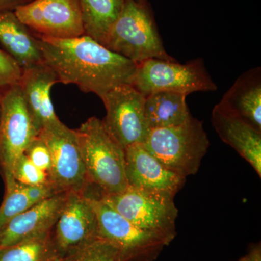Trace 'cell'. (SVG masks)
<instances>
[{
  "label": "cell",
  "mask_w": 261,
  "mask_h": 261,
  "mask_svg": "<svg viewBox=\"0 0 261 261\" xmlns=\"http://www.w3.org/2000/svg\"><path fill=\"white\" fill-rule=\"evenodd\" d=\"M43 62L58 83L73 84L102 98L122 84H133L137 64L87 35L70 39L39 37Z\"/></svg>",
  "instance_id": "6da1fadb"
},
{
  "label": "cell",
  "mask_w": 261,
  "mask_h": 261,
  "mask_svg": "<svg viewBox=\"0 0 261 261\" xmlns=\"http://www.w3.org/2000/svg\"><path fill=\"white\" fill-rule=\"evenodd\" d=\"M89 188L96 195L120 193L128 187L125 149L108 134L101 120L89 118L75 129Z\"/></svg>",
  "instance_id": "7a4b0ae2"
},
{
  "label": "cell",
  "mask_w": 261,
  "mask_h": 261,
  "mask_svg": "<svg viewBox=\"0 0 261 261\" xmlns=\"http://www.w3.org/2000/svg\"><path fill=\"white\" fill-rule=\"evenodd\" d=\"M104 46L137 65L149 59L176 61L165 49L147 0H126Z\"/></svg>",
  "instance_id": "3957f363"
},
{
  "label": "cell",
  "mask_w": 261,
  "mask_h": 261,
  "mask_svg": "<svg viewBox=\"0 0 261 261\" xmlns=\"http://www.w3.org/2000/svg\"><path fill=\"white\" fill-rule=\"evenodd\" d=\"M142 145L166 167L187 178L198 171L210 142L202 122L191 116L179 126L149 130Z\"/></svg>",
  "instance_id": "277c9868"
},
{
  "label": "cell",
  "mask_w": 261,
  "mask_h": 261,
  "mask_svg": "<svg viewBox=\"0 0 261 261\" xmlns=\"http://www.w3.org/2000/svg\"><path fill=\"white\" fill-rule=\"evenodd\" d=\"M93 195L132 224L161 239L166 245L176 238L178 209L173 196L130 186L120 193Z\"/></svg>",
  "instance_id": "5b68a950"
},
{
  "label": "cell",
  "mask_w": 261,
  "mask_h": 261,
  "mask_svg": "<svg viewBox=\"0 0 261 261\" xmlns=\"http://www.w3.org/2000/svg\"><path fill=\"white\" fill-rule=\"evenodd\" d=\"M147 96L161 91L188 94L215 92L218 87L202 58L181 64L176 61L149 59L137 65L133 84Z\"/></svg>",
  "instance_id": "8992f818"
},
{
  "label": "cell",
  "mask_w": 261,
  "mask_h": 261,
  "mask_svg": "<svg viewBox=\"0 0 261 261\" xmlns=\"http://www.w3.org/2000/svg\"><path fill=\"white\" fill-rule=\"evenodd\" d=\"M1 94L0 168L6 185L15 179L13 171L17 161L39 132L24 100L20 84L5 89Z\"/></svg>",
  "instance_id": "52a82bcc"
},
{
  "label": "cell",
  "mask_w": 261,
  "mask_h": 261,
  "mask_svg": "<svg viewBox=\"0 0 261 261\" xmlns=\"http://www.w3.org/2000/svg\"><path fill=\"white\" fill-rule=\"evenodd\" d=\"M84 193L95 211L99 238L116 245L123 261H154L167 246L161 239L132 224L97 196Z\"/></svg>",
  "instance_id": "ba28073f"
},
{
  "label": "cell",
  "mask_w": 261,
  "mask_h": 261,
  "mask_svg": "<svg viewBox=\"0 0 261 261\" xmlns=\"http://www.w3.org/2000/svg\"><path fill=\"white\" fill-rule=\"evenodd\" d=\"M101 99L106 109L102 124L108 134L124 149L143 144L150 130L145 117V96L132 84H122Z\"/></svg>",
  "instance_id": "9c48e42d"
},
{
  "label": "cell",
  "mask_w": 261,
  "mask_h": 261,
  "mask_svg": "<svg viewBox=\"0 0 261 261\" xmlns=\"http://www.w3.org/2000/svg\"><path fill=\"white\" fill-rule=\"evenodd\" d=\"M51 154L49 178L59 192H84L89 187L87 173L75 129L64 123L39 132Z\"/></svg>",
  "instance_id": "30bf717a"
},
{
  "label": "cell",
  "mask_w": 261,
  "mask_h": 261,
  "mask_svg": "<svg viewBox=\"0 0 261 261\" xmlns=\"http://www.w3.org/2000/svg\"><path fill=\"white\" fill-rule=\"evenodd\" d=\"M15 13L38 37L70 39L85 35L77 0H34Z\"/></svg>",
  "instance_id": "8fae6325"
},
{
  "label": "cell",
  "mask_w": 261,
  "mask_h": 261,
  "mask_svg": "<svg viewBox=\"0 0 261 261\" xmlns=\"http://www.w3.org/2000/svg\"><path fill=\"white\" fill-rule=\"evenodd\" d=\"M51 237L60 257L99 238L97 216L84 192L67 193Z\"/></svg>",
  "instance_id": "7c38bea8"
},
{
  "label": "cell",
  "mask_w": 261,
  "mask_h": 261,
  "mask_svg": "<svg viewBox=\"0 0 261 261\" xmlns=\"http://www.w3.org/2000/svg\"><path fill=\"white\" fill-rule=\"evenodd\" d=\"M125 170L128 186L173 197L187 178L160 162L142 144L125 149Z\"/></svg>",
  "instance_id": "4fadbf2b"
},
{
  "label": "cell",
  "mask_w": 261,
  "mask_h": 261,
  "mask_svg": "<svg viewBox=\"0 0 261 261\" xmlns=\"http://www.w3.org/2000/svg\"><path fill=\"white\" fill-rule=\"evenodd\" d=\"M67 193H58L45 199L10 220L0 229V248L51 232Z\"/></svg>",
  "instance_id": "5bb4252c"
},
{
  "label": "cell",
  "mask_w": 261,
  "mask_h": 261,
  "mask_svg": "<svg viewBox=\"0 0 261 261\" xmlns=\"http://www.w3.org/2000/svg\"><path fill=\"white\" fill-rule=\"evenodd\" d=\"M57 83L56 73L44 62L23 68L19 84L29 113L39 132L61 123L50 97L51 87Z\"/></svg>",
  "instance_id": "9a60e30c"
},
{
  "label": "cell",
  "mask_w": 261,
  "mask_h": 261,
  "mask_svg": "<svg viewBox=\"0 0 261 261\" xmlns=\"http://www.w3.org/2000/svg\"><path fill=\"white\" fill-rule=\"evenodd\" d=\"M261 132V69L252 68L238 77L216 105Z\"/></svg>",
  "instance_id": "2e32d148"
},
{
  "label": "cell",
  "mask_w": 261,
  "mask_h": 261,
  "mask_svg": "<svg viewBox=\"0 0 261 261\" xmlns=\"http://www.w3.org/2000/svg\"><path fill=\"white\" fill-rule=\"evenodd\" d=\"M211 122L221 140L250 163L260 177L261 132L238 117L221 111L217 106L213 110Z\"/></svg>",
  "instance_id": "e0dca14e"
},
{
  "label": "cell",
  "mask_w": 261,
  "mask_h": 261,
  "mask_svg": "<svg viewBox=\"0 0 261 261\" xmlns=\"http://www.w3.org/2000/svg\"><path fill=\"white\" fill-rule=\"evenodd\" d=\"M0 43L22 69L43 63L39 37L15 11L0 12Z\"/></svg>",
  "instance_id": "ac0fdd59"
},
{
  "label": "cell",
  "mask_w": 261,
  "mask_h": 261,
  "mask_svg": "<svg viewBox=\"0 0 261 261\" xmlns=\"http://www.w3.org/2000/svg\"><path fill=\"white\" fill-rule=\"evenodd\" d=\"M187 94L161 91L145 96V113L149 129L179 126L191 116Z\"/></svg>",
  "instance_id": "d6986e66"
},
{
  "label": "cell",
  "mask_w": 261,
  "mask_h": 261,
  "mask_svg": "<svg viewBox=\"0 0 261 261\" xmlns=\"http://www.w3.org/2000/svg\"><path fill=\"white\" fill-rule=\"evenodd\" d=\"M85 35L104 46L126 0H77Z\"/></svg>",
  "instance_id": "ffe728a7"
},
{
  "label": "cell",
  "mask_w": 261,
  "mask_h": 261,
  "mask_svg": "<svg viewBox=\"0 0 261 261\" xmlns=\"http://www.w3.org/2000/svg\"><path fill=\"white\" fill-rule=\"evenodd\" d=\"M58 257L51 232L0 248V261H55Z\"/></svg>",
  "instance_id": "44dd1931"
},
{
  "label": "cell",
  "mask_w": 261,
  "mask_h": 261,
  "mask_svg": "<svg viewBox=\"0 0 261 261\" xmlns=\"http://www.w3.org/2000/svg\"><path fill=\"white\" fill-rule=\"evenodd\" d=\"M6 193L0 206V229L10 220L37 205L33 200L27 185L13 180L6 184Z\"/></svg>",
  "instance_id": "7402d4cb"
},
{
  "label": "cell",
  "mask_w": 261,
  "mask_h": 261,
  "mask_svg": "<svg viewBox=\"0 0 261 261\" xmlns=\"http://www.w3.org/2000/svg\"><path fill=\"white\" fill-rule=\"evenodd\" d=\"M63 258L65 261H123L121 250L101 238L79 247Z\"/></svg>",
  "instance_id": "603a6c76"
},
{
  "label": "cell",
  "mask_w": 261,
  "mask_h": 261,
  "mask_svg": "<svg viewBox=\"0 0 261 261\" xmlns=\"http://www.w3.org/2000/svg\"><path fill=\"white\" fill-rule=\"evenodd\" d=\"M13 177L15 181L27 186L51 185L49 175L37 167L24 154L15 164Z\"/></svg>",
  "instance_id": "cb8c5ba5"
},
{
  "label": "cell",
  "mask_w": 261,
  "mask_h": 261,
  "mask_svg": "<svg viewBox=\"0 0 261 261\" xmlns=\"http://www.w3.org/2000/svg\"><path fill=\"white\" fill-rule=\"evenodd\" d=\"M23 69L6 51L0 49V94L19 84Z\"/></svg>",
  "instance_id": "d4e9b609"
},
{
  "label": "cell",
  "mask_w": 261,
  "mask_h": 261,
  "mask_svg": "<svg viewBox=\"0 0 261 261\" xmlns=\"http://www.w3.org/2000/svg\"><path fill=\"white\" fill-rule=\"evenodd\" d=\"M24 154L37 167L49 175L51 168L50 152L47 144L39 135L31 142Z\"/></svg>",
  "instance_id": "484cf974"
},
{
  "label": "cell",
  "mask_w": 261,
  "mask_h": 261,
  "mask_svg": "<svg viewBox=\"0 0 261 261\" xmlns=\"http://www.w3.org/2000/svg\"><path fill=\"white\" fill-rule=\"evenodd\" d=\"M34 0H0V12L15 11L17 8L32 3Z\"/></svg>",
  "instance_id": "4316f807"
},
{
  "label": "cell",
  "mask_w": 261,
  "mask_h": 261,
  "mask_svg": "<svg viewBox=\"0 0 261 261\" xmlns=\"http://www.w3.org/2000/svg\"><path fill=\"white\" fill-rule=\"evenodd\" d=\"M236 261H261L260 243L250 245L246 255Z\"/></svg>",
  "instance_id": "83f0119b"
},
{
  "label": "cell",
  "mask_w": 261,
  "mask_h": 261,
  "mask_svg": "<svg viewBox=\"0 0 261 261\" xmlns=\"http://www.w3.org/2000/svg\"><path fill=\"white\" fill-rule=\"evenodd\" d=\"M2 111V94H0V116H1Z\"/></svg>",
  "instance_id": "f1b7e54d"
},
{
  "label": "cell",
  "mask_w": 261,
  "mask_h": 261,
  "mask_svg": "<svg viewBox=\"0 0 261 261\" xmlns=\"http://www.w3.org/2000/svg\"><path fill=\"white\" fill-rule=\"evenodd\" d=\"M55 261H65V260L63 257H58V258H57Z\"/></svg>",
  "instance_id": "f546056e"
}]
</instances>
